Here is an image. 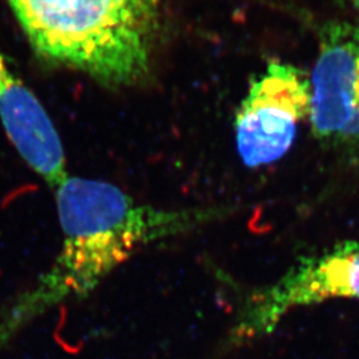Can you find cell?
Wrapping results in <instances>:
<instances>
[{"label": "cell", "instance_id": "3", "mask_svg": "<svg viewBox=\"0 0 359 359\" xmlns=\"http://www.w3.org/2000/svg\"><path fill=\"white\" fill-rule=\"evenodd\" d=\"M330 299L359 301V240L301 257L277 281L255 292L234 321L231 342L266 337L292 311Z\"/></svg>", "mask_w": 359, "mask_h": 359}, {"label": "cell", "instance_id": "4", "mask_svg": "<svg viewBox=\"0 0 359 359\" xmlns=\"http://www.w3.org/2000/svg\"><path fill=\"white\" fill-rule=\"evenodd\" d=\"M318 46L310 77L313 135L345 163L359 167V25L326 23Z\"/></svg>", "mask_w": 359, "mask_h": 359}, {"label": "cell", "instance_id": "1", "mask_svg": "<svg viewBox=\"0 0 359 359\" xmlns=\"http://www.w3.org/2000/svg\"><path fill=\"white\" fill-rule=\"evenodd\" d=\"M46 60L107 87L142 81L160 29L156 0H6Z\"/></svg>", "mask_w": 359, "mask_h": 359}, {"label": "cell", "instance_id": "2", "mask_svg": "<svg viewBox=\"0 0 359 359\" xmlns=\"http://www.w3.org/2000/svg\"><path fill=\"white\" fill-rule=\"evenodd\" d=\"M55 194L59 222L67 238L133 233L152 244L200 229L231 213L225 208L140 205L111 182L69 176Z\"/></svg>", "mask_w": 359, "mask_h": 359}, {"label": "cell", "instance_id": "8", "mask_svg": "<svg viewBox=\"0 0 359 359\" xmlns=\"http://www.w3.org/2000/svg\"><path fill=\"white\" fill-rule=\"evenodd\" d=\"M350 1H351V4H353L354 10L359 13V0H350Z\"/></svg>", "mask_w": 359, "mask_h": 359}, {"label": "cell", "instance_id": "6", "mask_svg": "<svg viewBox=\"0 0 359 359\" xmlns=\"http://www.w3.org/2000/svg\"><path fill=\"white\" fill-rule=\"evenodd\" d=\"M0 121L16 152L55 191L68 177L62 139L38 96L1 48Z\"/></svg>", "mask_w": 359, "mask_h": 359}, {"label": "cell", "instance_id": "7", "mask_svg": "<svg viewBox=\"0 0 359 359\" xmlns=\"http://www.w3.org/2000/svg\"><path fill=\"white\" fill-rule=\"evenodd\" d=\"M145 245L148 243L133 233L65 238L53 268L43 276L29 301L55 304L68 295H87L112 270Z\"/></svg>", "mask_w": 359, "mask_h": 359}, {"label": "cell", "instance_id": "5", "mask_svg": "<svg viewBox=\"0 0 359 359\" xmlns=\"http://www.w3.org/2000/svg\"><path fill=\"white\" fill-rule=\"evenodd\" d=\"M310 97L309 79L287 63H270L252 81L234 117L236 148L246 167L269 165L290 151L299 123L309 118Z\"/></svg>", "mask_w": 359, "mask_h": 359}]
</instances>
